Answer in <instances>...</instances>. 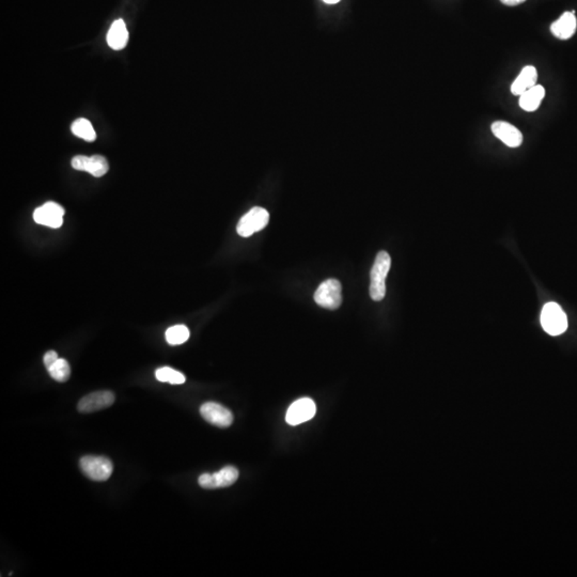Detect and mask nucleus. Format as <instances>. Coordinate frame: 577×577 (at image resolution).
<instances>
[{
    "mask_svg": "<svg viewBox=\"0 0 577 577\" xmlns=\"http://www.w3.org/2000/svg\"><path fill=\"white\" fill-rule=\"evenodd\" d=\"M392 266V259L387 252H380L370 272V296L376 302H380L386 295V277Z\"/></svg>",
    "mask_w": 577,
    "mask_h": 577,
    "instance_id": "obj_1",
    "label": "nucleus"
},
{
    "mask_svg": "<svg viewBox=\"0 0 577 577\" xmlns=\"http://www.w3.org/2000/svg\"><path fill=\"white\" fill-rule=\"evenodd\" d=\"M541 325L551 336H559L568 328V318L558 304L548 302L543 307Z\"/></svg>",
    "mask_w": 577,
    "mask_h": 577,
    "instance_id": "obj_2",
    "label": "nucleus"
},
{
    "mask_svg": "<svg viewBox=\"0 0 577 577\" xmlns=\"http://www.w3.org/2000/svg\"><path fill=\"white\" fill-rule=\"evenodd\" d=\"M80 470L93 481H106L111 476L114 465L106 456H86L80 459Z\"/></svg>",
    "mask_w": 577,
    "mask_h": 577,
    "instance_id": "obj_3",
    "label": "nucleus"
},
{
    "mask_svg": "<svg viewBox=\"0 0 577 577\" xmlns=\"http://www.w3.org/2000/svg\"><path fill=\"white\" fill-rule=\"evenodd\" d=\"M342 286L339 280L328 279L318 286L314 293V302L320 307L336 310L342 302Z\"/></svg>",
    "mask_w": 577,
    "mask_h": 577,
    "instance_id": "obj_4",
    "label": "nucleus"
},
{
    "mask_svg": "<svg viewBox=\"0 0 577 577\" xmlns=\"http://www.w3.org/2000/svg\"><path fill=\"white\" fill-rule=\"evenodd\" d=\"M268 220H270V214L266 208L256 206L240 218L236 231L238 236L248 238L256 232L264 229L268 226Z\"/></svg>",
    "mask_w": 577,
    "mask_h": 577,
    "instance_id": "obj_5",
    "label": "nucleus"
},
{
    "mask_svg": "<svg viewBox=\"0 0 577 577\" xmlns=\"http://www.w3.org/2000/svg\"><path fill=\"white\" fill-rule=\"evenodd\" d=\"M238 478V468L234 466H226L214 474H203L198 479V484L206 490L227 488L236 484Z\"/></svg>",
    "mask_w": 577,
    "mask_h": 577,
    "instance_id": "obj_6",
    "label": "nucleus"
},
{
    "mask_svg": "<svg viewBox=\"0 0 577 577\" xmlns=\"http://www.w3.org/2000/svg\"><path fill=\"white\" fill-rule=\"evenodd\" d=\"M64 208L56 202L49 201L37 208L33 212V220L37 224L57 229L63 224Z\"/></svg>",
    "mask_w": 577,
    "mask_h": 577,
    "instance_id": "obj_7",
    "label": "nucleus"
},
{
    "mask_svg": "<svg viewBox=\"0 0 577 577\" xmlns=\"http://www.w3.org/2000/svg\"><path fill=\"white\" fill-rule=\"evenodd\" d=\"M115 394L109 390H100L91 392L80 399L78 402L77 410L82 414H90L109 408L115 402Z\"/></svg>",
    "mask_w": 577,
    "mask_h": 577,
    "instance_id": "obj_8",
    "label": "nucleus"
},
{
    "mask_svg": "<svg viewBox=\"0 0 577 577\" xmlns=\"http://www.w3.org/2000/svg\"><path fill=\"white\" fill-rule=\"evenodd\" d=\"M72 167L78 171H86L95 178L105 176L109 169L107 160L102 155H77L72 158Z\"/></svg>",
    "mask_w": 577,
    "mask_h": 577,
    "instance_id": "obj_9",
    "label": "nucleus"
},
{
    "mask_svg": "<svg viewBox=\"0 0 577 577\" xmlns=\"http://www.w3.org/2000/svg\"><path fill=\"white\" fill-rule=\"evenodd\" d=\"M316 412V403L314 400L309 398L300 399L288 408L286 415V422L290 426H298L314 418Z\"/></svg>",
    "mask_w": 577,
    "mask_h": 577,
    "instance_id": "obj_10",
    "label": "nucleus"
},
{
    "mask_svg": "<svg viewBox=\"0 0 577 577\" xmlns=\"http://www.w3.org/2000/svg\"><path fill=\"white\" fill-rule=\"evenodd\" d=\"M200 414L206 422L218 428H228L233 422V414L231 410L216 402H206L202 404Z\"/></svg>",
    "mask_w": 577,
    "mask_h": 577,
    "instance_id": "obj_11",
    "label": "nucleus"
},
{
    "mask_svg": "<svg viewBox=\"0 0 577 577\" xmlns=\"http://www.w3.org/2000/svg\"><path fill=\"white\" fill-rule=\"evenodd\" d=\"M492 133L510 148L520 147L523 144V134L520 130L508 122L497 121L492 124Z\"/></svg>",
    "mask_w": 577,
    "mask_h": 577,
    "instance_id": "obj_12",
    "label": "nucleus"
},
{
    "mask_svg": "<svg viewBox=\"0 0 577 577\" xmlns=\"http://www.w3.org/2000/svg\"><path fill=\"white\" fill-rule=\"evenodd\" d=\"M576 28L577 21L574 12H564L556 22L552 24L551 31L558 39L568 40L574 36Z\"/></svg>",
    "mask_w": 577,
    "mask_h": 577,
    "instance_id": "obj_13",
    "label": "nucleus"
},
{
    "mask_svg": "<svg viewBox=\"0 0 577 577\" xmlns=\"http://www.w3.org/2000/svg\"><path fill=\"white\" fill-rule=\"evenodd\" d=\"M538 82V72L532 66H527L521 71L520 75L513 82L511 92L514 95H522L530 88L534 87Z\"/></svg>",
    "mask_w": 577,
    "mask_h": 577,
    "instance_id": "obj_14",
    "label": "nucleus"
},
{
    "mask_svg": "<svg viewBox=\"0 0 577 577\" xmlns=\"http://www.w3.org/2000/svg\"><path fill=\"white\" fill-rule=\"evenodd\" d=\"M128 41V31L123 20H117L110 26L107 33V43L112 49L120 51L125 47Z\"/></svg>",
    "mask_w": 577,
    "mask_h": 577,
    "instance_id": "obj_15",
    "label": "nucleus"
},
{
    "mask_svg": "<svg viewBox=\"0 0 577 577\" xmlns=\"http://www.w3.org/2000/svg\"><path fill=\"white\" fill-rule=\"evenodd\" d=\"M545 90L542 86L536 85L520 95V104L522 109L526 111H534L538 109L541 102L544 99Z\"/></svg>",
    "mask_w": 577,
    "mask_h": 577,
    "instance_id": "obj_16",
    "label": "nucleus"
},
{
    "mask_svg": "<svg viewBox=\"0 0 577 577\" xmlns=\"http://www.w3.org/2000/svg\"><path fill=\"white\" fill-rule=\"evenodd\" d=\"M72 133L76 137L82 138L86 141H93L96 138V133L89 120L79 118L72 123Z\"/></svg>",
    "mask_w": 577,
    "mask_h": 577,
    "instance_id": "obj_17",
    "label": "nucleus"
},
{
    "mask_svg": "<svg viewBox=\"0 0 577 577\" xmlns=\"http://www.w3.org/2000/svg\"><path fill=\"white\" fill-rule=\"evenodd\" d=\"M48 374L52 378L59 383L67 382L71 376V367L69 362L64 358H58L49 368L47 369Z\"/></svg>",
    "mask_w": 577,
    "mask_h": 577,
    "instance_id": "obj_18",
    "label": "nucleus"
},
{
    "mask_svg": "<svg viewBox=\"0 0 577 577\" xmlns=\"http://www.w3.org/2000/svg\"><path fill=\"white\" fill-rule=\"evenodd\" d=\"M190 330L183 324L171 326L166 330V340L170 346H180L185 344L190 338Z\"/></svg>",
    "mask_w": 577,
    "mask_h": 577,
    "instance_id": "obj_19",
    "label": "nucleus"
},
{
    "mask_svg": "<svg viewBox=\"0 0 577 577\" xmlns=\"http://www.w3.org/2000/svg\"><path fill=\"white\" fill-rule=\"evenodd\" d=\"M156 380L163 383H170L172 385L184 384L186 380L185 376L180 371H176L170 367H162L155 371Z\"/></svg>",
    "mask_w": 577,
    "mask_h": 577,
    "instance_id": "obj_20",
    "label": "nucleus"
},
{
    "mask_svg": "<svg viewBox=\"0 0 577 577\" xmlns=\"http://www.w3.org/2000/svg\"><path fill=\"white\" fill-rule=\"evenodd\" d=\"M58 358L59 357H58L57 352H55V351H48V352L45 353V355L43 357L44 366H45L46 369L49 368Z\"/></svg>",
    "mask_w": 577,
    "mask_h": 577,
    "instance_id": "obj_21",
    "label": "nucleus"
},
{
    "mask_svg": "<svg viewBox=\"0 0 577 577\" xmlns=\"http://www.w3.org/2000/svg\"><path fill=\"white\" fill-rule=\"evenodd\" d=\"M504 5L506 6H518L521 5V3H524L525 0H500Z\"/></svg>",
    "mask_w": 577,
    "mask_h": 577,
    "instance_id": "obj_22",
    "label": "nucleus"
},
{
    "mask_svg": "<svg viewBox=\"0 0 577 577\" xmlns=\"http://www.w3.org/2000/svg\"><path fill=\"white\" fill-rule=\"evenodd\" d=\"M324 1H325L326 3H330V5H332V3H339L340 0H324Z\"/></svg>",
    "mask_w": 577,
    "mask_h": 577,
    "instance_id": "obj_23",
    "label": "nucleus"
}]
</instances>
